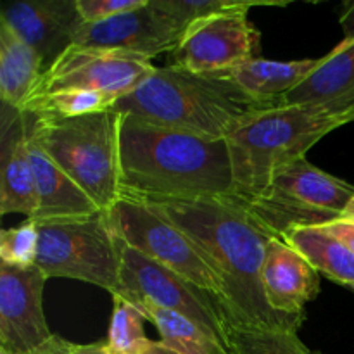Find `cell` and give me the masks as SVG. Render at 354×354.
<instances>
[{
  "mask_svg": "<svg viewBox=\"0 0 354 354\" xmlns=\"http://www.w3.org/2000/svg\"><path fill=\"white\" fill-rule=\"evenodd\" d=\"M113 296L124 297L137 306L152 304L182 315L225 344V318L216 297L127 245L121 259L120 290Z\"/></svg>",
  "mask_w": 354,
  "mask_h": 354,
  "instance_id": "cell-9",
  "label": "cell"
},
{
  "mask_svg": "<svg viewBox=\"0 0 354 354\" xmlns=\"http://www.w3.org/2000/svg\"><path fill=\"white\" fill-rule=\"evenodd\" d=\"M261 283L270 306L286 317L304 318V306L320 294V273L282 237L266 245Z\"/></svg>",
  "mask_w": 354,
  "mask_h": 354,
  "instance_id": "cell-15",
  "label": "cell"
},
{
  "mask_svg": "<svg viewBox=\"0 0 354 354\" xmlns=\"http://www.w3.org/2000/svg\"><path fill=\"white\" fill-rule=\"evenodd\" d=\"M320 62L322 57L287 62L256 57L235 68L228 73V76L249 95L258 99L282 100L287 93L297 88Z\"/></svg>",
  "mask_w": 354,
  "mask_h": 354,
  "instance_id": "cell-20",
  "label": "cell"
},
{
  "mask_svg": "<svg viewBox=\"0 0 354 354\" xmlns=\"http://www.w3.org/2000/svg\"><path fill=\"white\" fill-rule=\"evenodd\" d=\"M261 35L245 10L214 14L190 24L175 50L171 64L194 75H228L256 59Z\"/></svg>",
  "mask_w": 354,
  "mask_h": 354,
  "instance_id": "cell-11",
  "label": "cell"
},
{
  "mask_svg": "<svg viewBox=\"0 0 354 354\" xmlns=\"http://www.w3.org/2000/svg\"><path fill=\"white\" fill-rule=\"evenodd\" d=\"M339 99H354V38H344L330 54L324 55L318 68L287 93L282 104H320Z\"/></svg>",
  "mask_w": 354,
  "mask_h": 354,
  "instance_id": "cell-18",
  "label": "cell"
},
{
  "mask_svg": "<svg viewBox=\"0 0 354 354\" xmlns=\"http://www.w3.org/2000/svg\"><path fill=\"white\" fill-rule=\"evenodd\" d=\"M28 120V116H26ZM28 154L33 169L38 211L33 220L54 221L82 218L99 213L100 209L47 154L28 123Z\"/></svg>",
  "mask_w": 354,
  "mask_h": 354,
  "instance_id": "cell-17",
  "label": "cell"
},
{
  "mask_svg": "<svg viewBox=\"0 0 354 354\" xmlns=\"http://www.w3.org/2000/svg\"><path fill=\"white\" fill-rule=\"evenodd\" d=\"M341 26L344 31V38L351 40L354 38V0L346 2L341 14Z\"/></svg>",
  "mask_w": 354,
  "mask_h": 354,
  "instance_id": "cell-31",
  "label": "cell"
},
{
  "mask_svg": "<svg viewBox=\"0 0 354 354\" xmlns=\"http://www.w3.org/2000/svg\"><path fill=\"white\" fill-rule=\"evenodd\" d=\"M192 241L221 283L218 297L225 320L245 327L297 332L304 318L273 310L265 296L261 268L272 234L234 197L196 201H147Z\"/></svg>",
  "mask_w": 354,
  "mask_h": 354,
  "instance_id": "cell-1",
  "label": "cell"
},
{
  "mask_svg": "<svg viewBox=\"0 0 354 354\" xmlns=\"http://www.w3.org/2000/svg\"><path fill=\"white\" fill-rule=\"evenodd\" d=\"M180 40L182 33L175 30L149 0L142 9L100 23H82L71 45L93 50L127 52L152 61L166 52L171 54Z\"/></svg>",
  "mask_w": 354,
  "mask_h": 354,
  "instance_id": "cell-13",
  "label": "cell"
},
{
  "mask_svg": "<svg viewBox=\"0 0 354 354\" xmlns=\"http://www.w3.org/2000/svg\"><path fill=\"white\" fill-rule=\"evenodd\" d=\"M76 354H113L106 342H93V344H76Z\"/></svg>",
  "mask_w": 354,
  "mask_h": 354,
  "instance_id": "cell-33",
  "label": "cell"
},
{
  "mask_svg": "<svg viewBox=\"0 0 354 354\" xmlns=\"http://www.w3.org/2000/svg\"><path fill=\"white\" fill-rule=\"evenodd\" d=\"M342 218H344V220L354 221V197H353L351 203L348 204V207L344 209V213H342Z\"/></svg>",
  "mask_w": 354,
  "mask_h": 354,
  "instance_id": "cell-34",
  "label": "cell"
},
{
  "mask_svg": "<svg viewBox=\"0 0 354 354\" xmlns=\"http://www.w3.org/2000/svg\"><path fill=\"white\" fill-rule=\"evenodd\" d=\"M147 3L149 0H76V9L82 23L90 24L142 9Z\"/></svg>",
  "mask_w": 354,
  "mask_h": 354,
  "instance_id": "cell-28",
  "label": "cell"
},
{
  "mask_svg": "<svg viewBox=\"0 0 354 354\" xmlns=\"http://www.w3.org/2000/svg\"><path fill=\"white\" fill-rule=\"evenodd\" d=\"M0 354H9V353H6V351H0Z\"/></svg>",
  "mask_w": 354,
  "mask_h": 354,
  "instance_id": "cell-35",
  "label": "cell"
},
{
  "mask_svg": "<svg viewBox=\"0 0 354 354\" xmlns=\"http://www.w3.org/2000/svg\"><path fill=\"white\" fill-rule=\"evenodd\" d=\"M116 102L118 100L114 97L92 90H62V92L31 97L21 111L38 118L66 120V118L86 116V114L113 109Z\"/></svg>",
  "mask_w": 354,
  "mask_h": 354,
  "instance_id": "cell-24",
  "label": "cell"
},
{
  "mask_svg": "<svg viewBox=\"0 0 354 354\" xmlns=\"http://www.w3.org/2000/svg\"><path fill=\"white\" fill-rule=\"evenodd\" d=\"M138 308L158 328L161 341L180 354H230L220 339L211 335L189 318L152 304H142Z\"/></svg>",
  "mask_w": 354,
  "mask_h": 354,
  "instance_id": "cell-22",
  "label": "cell"
},
{
  "mask_svg": "<svg viewBox=\"0 0 354 354\" xmlns=\"http://www.w3.org/2000/svg\"><path fill=\"white\" fill-rule=\"evenodd\" d=\"M318 273L354 289V252L320 227H296L282 235Z\"/></svg>",
  "mask_w": 354,
  "mask_h": 354,
  "instance_id": "cell-21",
  "label": "cell"
},
{
  "mask_svg": "<svg viewBox=\"0 0 354 354\" xmlns=\"http://www.w3.org/2000/svg\"><path fill=\"white\" fill-rule=\"evenodd\" d=\"M354 121V99L277 106L256 114L227 138L235 199L261 196L280 166L306 158L325 135Z\"/></svg>",
  "mask_w": 354,
  "mask_h": 354,
  "instance_id": "cell-4",
  "label": "cell"
},
{
  "mask_svg": "<svg viewBox=\"0 0 354 354\" xmlns=\"http://www.w3.org/2000/svg\"><path fill=\"white\" fill-rule=\"evenodd\" d=\"M235 192L225 138L204 137L123 114L121 194L138 199H221Z\"/></svg>",
  "mask_w": 354,
  "mask_h": 354,
  "instance_id": "cell-2",
  "label": "cell"
},
{
  "mask_svg": "<svg viewBox=\"0 0 354 354\" xmlns=\"http://www.w3.org/2000/svg\"><path fill=\"white\" fill-rule=\"evenodd\" d=\"M159 14L180 33H185L187 28L196 21L232 10H245L252 7L283 6L280 2H254V0H151Z\"/></svg>",
  "mask_w": 354,
  "mask_h": 354,
  "instance_id": "cell-25",
  "label": "cell"
},
{
  "mask_svg": "<svg viewBox=\"0 0 354 354\" xmlns=\"http://www.w3.org/2000/svg\"><path fill=\"white\" fill-rule=\"evenodd\" d=\"M118 239L159 265L178 273L199 289L220 297L221 283L189 237L144 199L121 194L107 209Z\"/></svg>",
  "mask_w": 354,
  "mask_h": 354,
  "instance_id": "cell-8",
  "label": "cell"
},
{
  "mask_svg": "<svg viewBox=\"0 0 354 354\" xmlns=\"http://www.w3.org/2000/svg\"><path fill=\"white\" fill-rule=\"evenodd\" d=\"M225 346L230 354H320L311 351L297 332L245 327L225 320Z\"/></svg>",
  "mask_w": 354,
  "mask_h": 354,
  "instance_id": "cell-23",
  "label": "cell"
},
{
  "mask_svg": "<svg viewBox=\"0 0 354 354\" xmlns=\"http://www.w3.org/2000/svg\"><path fill=\"white\" fill-rule=\"evenodd\" d=\"M45 280L35 265L0 263V351L30 354L54 335L45 320Z\"/></svg>",
  "mask_w": 354,
  "mask_h": 354,
  "instance_id": "cell-12",
  "label": "cell"
},
{
  "mask_svg": "<svg viewBox=\"0 0 354 354\" xmlns=\"http://www.w3.org/2000/svg\"><path fill=\"white\" fill-rule=\"evenodd\" d=\"M320 228H324L327 234L341 241L346 248H349L354 252V221L339 218V220L330 221V223L322 225Z\"/></svg>",
  "mask_w": 354,
  "mask_h": 354,
  "instance_id": "cell-29",
  "label": "cell"
},
{
  "mask_svg": "<svg viewBox=\"0 0 354 354\" xmlns=\"http://www.w3.org/2000/svg\"><path fill=\"white\" fill-rule=\"evenodd\" d=\"M353 197L351 183L322 171L306 158H299L275 169L261 196L237 201L272 234L282 237L290 228L322 227L339 220Z\"/></svg>",
  "mask_w": 354,
  "mask_h": 354,
  "instance_id": "cell-7",
  "label": "cell"
},
{
  "mask_svg": "<svg viewBox=\"0 0 354 354\" xmlns=\"http://www.w3.org/2000/svg\"><path fill=\"white\" fill-rule=\"evenodd\" d=\"M154 69L151 59L142 55L71 45L41 75L28 99L62 90H92L120 100L138 88Z\"/></svg>",
  "mask_w": 354,
  "mask_h": 354,
  "instance_id": "cell-10",
  "label": "cell"
},
{
  "mask_svg": "<svg viewBox=\"0 0 354 354\" xmlns=\"http://www.w3.org/2000/svg\"><path fill=\"white\" fill-rule=\"evenodd\" d=\"M38 223L26 218L21 225L0 232V263L33 266L38 252Z\"/></svg>",
  "mask_w": 354,
  "mask_h": 354,
  "instance_id": "cell-27",
  "label": "cell"
},
{
  "mask_svg": "<svg viewBox=\"0 0 354 354\" xmlns=\"http://www.w3.org/2000/svg\"><path fill=\"white\" fill-rule=\"evenodd\" d=\"M137 354H180L176 349H173L171 346H168L162 341H151L149 339L144 344V348L140 349Z\"/></svg>",
  "mask_w": 354,
  "mask_h": 354,
  "instance_id": "cell-32",
  "label": "cell"
},
{
  "mask_svg": "<svg viewBox=\"0 0 354 354\" xmlns=\"http://www.w3.org/2000/svg\"><path fill=\"white\" fill-rule=\"evenodd\" d=\"M0 21L37 52L45 71L71 47L82 24L76 0H19L3 7Z\"/></svg>",
  "mask_w": 354,
  "mask_h": 354,
  "instance_id": "cell-14",
  "label": "cell"
},
{
  "mask_svg": "<svg viewBox=\"0 0 354 354\" xmlns=\"http://www.w3.org/2000/svg\"><path fill=\"white\" fill-rule=\"evenodd\" d=\"M0 128V214L35 218L38 201L28 154L26 113L2 104Z\"/></svg>",
  "mask_w": 354,
  "mask_h": 354,
  "instance_id": "cell-16",
  "label": "cell"
},
{
  "mask_svg": "<svg viewBox=\"0 0 354 354\" xmlns=\"http://www.w3.org/2000/svg\"><path fill=\"white\" fill-rule=\"evenodd\" d=\"M38 234L35 266L47 279L80 280L111 296L120 290L124 244L118 239L107 209L90 216L41 221Z\"/></svg>",
  "mask_w": 354,
  "mask_h": 354,
  "instance_id": "cell-6",
  "label": "cell"
},
{
  "mask_svg": "<svg viewBox=\"0 0 354 354\" xmlns=\"http://www.w3.org/2000/svg\"><path fill=\"white\" fill-rule=\"evenodd\" d=\"M26 116L47 154L100 209H109L121 197L123 114L113 107L66 120Z\"/></svg>",
  "mask_w": 354,
  "mask_h": 354,
  "instance_id": "cell-5",
  "label": "cell"
},
{
  "mask_svg": "<svg viewBox=\"0 0 354 354\" xmlns=\"http://www.w3.org/2000/svg\"><path fill=\"white\" fill-rule=\"evenodd\" d=\"M277 106L282 100L249 95L228 75H194L165 66L118 100L114 109L152 124L227 140L245 121Z\"/></svg>",
  "mask_w": 354,
  "mask_h": 354,
  "instance_id": "cell-3",
  "label": "cell"
},
{
  "mask_svg": "<svg viewBox=\"0 0 354 354\" xmlns=\"http://www.w3.org/2000/svg\"><path fill=\"white\" fill-rule=\"evenodd\" d=\"M353 290H354V289H353Z\"/></svg>",
  "mask_w": 354,
  "mask_h": 354,
  "instance_id": "cell-36",
  "label": "cell"
},
{
  "mask_svg": "<svg viewBox=\"0 0 354 354\" xmlns=\"http://www.w3.org/2000/svg\"><path fill=\"white\" fill-rule=\"evenodd\" d=\"M45 73L37 52L0 21V97L3 106L23 109Z\"/></svg>",
  "mask_w": 354,
  "mask_h": 354,
  "instance_id": "cell-19",
  "label": "cell"
},
{
  "mask_svg": "<svg viewBox=\"0 0 354 354\" xmlns=\"http://www.w3.org/2000/svg\"><path fill=\"white\" fill-rule=\"evenodd\" d=\"M113 301L114 308L107 332V348L113 354H137L149 341L144 328L147 315L124 297L113 296Z\"/></svg>",
  "mask_w": 354,
  "mask_h": 354,
  "instance_id": "cell-26",
  "label": "cell"
},
{
  "mask_svg": "<svg viewBox=\"0 0 354 354\" xmlns=\"http://www.w3.org/2000/svg\"><path fill=\"white\" fill-rule=\"evenodd\" d=\"M30 354H76V344L64 341L59 335H52L45 344H41Z\"/></svg>",
  "mask_w": 354,
  "mask_h": 354,
  "instance_id": "cell-30",
  "label": "cell"
}]
</instances>
